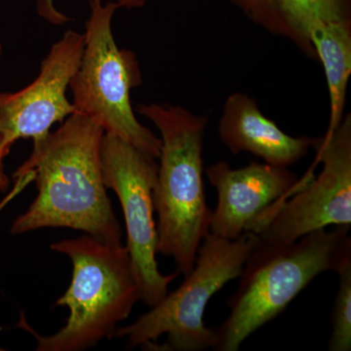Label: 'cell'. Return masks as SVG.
I'll list each match as a JSON object with an SVG mask.
<instances>
[{"mask_svg":"<svg viewBox=\"0 0 351 351\" xmlns=\"http://www.w3.org/2000/svg\"><path fill=\"white\" fill-rule=\"evenodd\" d=\"M105 131L73 113L56 131L34 141L29 158L14 173L18 180L32 173L38 196L11 226V233L45 228L83 232L108 243H122L121 228L101 169Z\"/></svg>","mask_w":351,"mask_h":351,"instance_id":"6da1fadb","label":"cell"},{"mask_svg":"<svg viewBox=\"0 0 351 351\" xmlns=\"http://www.w3.org/2000/svg\"><path fill=\"white\" fill-rule=\"evenodd\" d=\"M350 228H323L288 244L258 240L228 301L230 314L215 329L213 350H239L245 339L282 313L314 278L325 271L338 274L350 263Z\"/></svg>","mask_w":351,"mask_h":351,"instance_id":"7a4b0ae2","label":"cell"},{"mask_svg":"<svg viewBox=\"0 0 351 351\" xmlns=\"http://www.w3.org/2000/svg\"><path fill=\"white\" fill-rule=\"evenodd\" d=\"M138 114L160 133L161 149L154 188L157 253L170 257L180 274L195 267L212 211L203 181V138L208 119L179 105L140 104Z\"/></svg>","mask_w":351,"mask_h":351,"instance_id":"3957f363","label":"cell"},{"mask_svg":"<svg viewBox=\"0 0 351 351\" xmlns=\"http://www.w3.org/2000/svg\"><path fill=\"white\" fill-rule=\"evenodd\" d=\"M50 248L68 256L73 277L56 306H66V325L51 336L34 335L38 351H82L112 338L117 325L127 319L140 290L128 249L83 234L64 239Z\"/></svg>","mask_w":351,"mask_h":351,"instance_id":"277c9868","label":"cell"},{"mask_svg":"<svg viewBox=\"0 0 351 351\" xmlns=\"http://www.w3.org/2000/svg\"><path fill=\"white\" fill-rule=\"evenodd\" d=\"M258 240L257 234L249 232L234 240L208 233L198 248L195 267L184 276L181 286L135 322L117 329L114 336L126 339L128 348H147L161 336H166V343L154 348L162 350L213 348L216 332L203 321L208 302L226 284L239 277Z\"/></svg>","mask_w":351,"mask_h":351,"instance_id":"5b68a950","label":"cell"},{"mask_svg":"<svg viewBox=\"0 0 351 351\" xmlns=\"http://www.w3.org/2000/svg\"><path fill=\"white\" fill-rule=\"evenodd\" d=\"M89 7L82 61L69 83L75 113L157 159L160 138L138 122L132 108L131 90L143 82L137 58L119 49L112 34L113 16L120 7L101 0H89Z\"/></svg>","mask_w":351,"mask_h":351,"instance_id":"8992f818","label":"cell"},{"mask_svg":"<svg viewBox=\"0 0 351 351\" xmlns=\"http://www.w3.org/2000/svg\"><path fill=\"white\" fill-rule=\"evenodd\" d=\"M320 174L294 195L269 208L246 232L261 241L288 244L329 226L351 225V114L330 135L315 138Z\"/></svg>","mask_w":351,"mask_h":351,"instance_id":"52a82bcc","label":"cell"},{"mask_svg":"<svg viewBox=\"0 0 351 351\" xmlns=\"http://www.w3.org/2000/svg\"><path fill=\"white\" fill-rule=\"evenodd\" d=\"M156 157L117 136L105 133L101 142V169L107 189L119 197L125 221L127 244L140 290L147 306L158 304L180 274H165L157 265V232L154 219Z\"/></svg>","mask_w":351,"mask_h":351,"instance_id":"ba28073f","label":"cell"},{"mask_svg":"<svg viewBox=\"0 0 351 351\" xmlns=\"http://www.w3.org/2000/svg\"><path fill=\"white\" fill-rule=\"evenodd\" d=\"M84 34L69 29L51 46L36 80L16 93H0V135L13 145L38 141L75 113L66 90L82 61Z\"/></svg>","mask_w":351,"mask_h":351,"instance_id":"9c48e42d","label":"cell"},{"mask_svg":"<svg viewBox=\"0 0 351 351\" xmlns=\"http://www.w3.org/2000/svg\"><path fill=\"white\" fill-rule=\"evenodd\" d=\"M206 175L218 193L210 232L228 240L239 239L260 215L313 179L306 175L300 182L288 167L267 163L251 162L232 169L225 161L210 165Z\"/></svg>","mask_w":351,"mask_h":351,"instance_id":"30bf717a","label":"cell"},{"mask_svg":"<svg viewBox=\"0 0 351 351\" xmlns=\"http://www.w3.org/2000/svg\"><path fill=\"white\" fill-rule=\"evenodd\" d=\"M221 143L232 154L248 152L270 165L289 167L313 147L315 138L293 137L265 117L250 95L234 92L226 98L219 121Z\"/></svg>","mask_w":351,"mask_h":351,"instance_id":"8fae6325","label":"cell"},{"mask_svg":"<svg viewBox=\"0 0 351 351\" xmlns=\"http://www.w3.org/2000/svg\"><path fill=\"white\" fill-rule=\"evenodd\" d=\"M247 19L274 36L287 39L316 59L313 36L331 24L351 25V0H230Z\"/></svg>","mask_w":351,"mask_h":351,"instance_id":"7c38bea8","label":"cell"},{"mask_svg":"<svg viewBox=\"0 0 351 351\" xmlns=\"http://www.w3.org/2000/svg\"><path fill=\"white\" fill-rule=\"evenodd\" d=\"M316 59L324 69L329 91L330 135L343 119L346 92L351 75V25L331 24L321 27L313 36Z\"/></svg>","mask_w":351,"mask_h":351,"instance_id":"4fadbf2b","label":"cell"},{"mask_svg":"<svg viewBox=\"0 0 351 351\" xmlns=\"http://www.w3.org/2000/svg\"><path fill=\"white\" fill-rule=\"evenodd\" d=\"M338 293L332 313V334L329 339L331 351L351 350V263L338 272Z\"/></svg>","mask_w":351,"mask_h":351,"instance_id":"5bb4252c","label":"cell"},{"mask_svg":"<svg viewBox=\"0 0 351 351\" xmlns=\"http://www.w3.org/2000/svg\"><path fill=\"white\" fill-rule=\"evenodd\" d=\"M186 1V0H181ZM120 8L135 9L145 6L147 0H115ZM36 9L38 15L52 25H63L69 21L64 14L58 11L54 5V0H36Z\"/></svg>","mask_w":351,"mask_h":351,"instance_id":"9a60e30c","label":"cell"},{"mask_svg":"<svg viewBox=\"0 0 351 351\" xmlns=\"http://www.w3.org/2000/svg\"><path fill=\"white\" fill-rule=\"evenodd\" d=\"M10 143L7 142L3 136L0 135V191H5L9 186V179L4 171V159L10 152Z\"/></svg>","mask_w":351,"mask_h":351,"instance_id":"2e32d148","label":"cell"},{"mask_svg":"<svg viewBox=\"0 0 351 351\" xmlns=\"http://www.w3.org/2000/svg\"><path fill=\"white\" fill-rule=\"evenodd\" d=\"M2 55V45L0 44V57H1Z\"/></svg>","mask_w":351,"mask_h":351,"instance_id":"e0dca14e","label":"cell"},{"mask_svg":"<svg viewBox=\"0 0 351 351\" xmlns=\"http://www.w3.org/2000/svg\"><path fill=\"white\" fill-rule=\"evenodd\" d=\"M1 350H2V348H0V351H1Z\"/></svg>","mask_w":351,"mask_h":351,"instance_id":"ac0fdd59","label":"cell"}]
</instances>
